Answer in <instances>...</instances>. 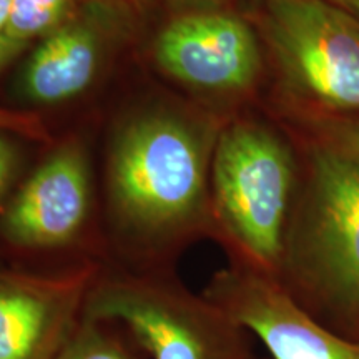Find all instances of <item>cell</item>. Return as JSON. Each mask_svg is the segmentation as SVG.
<instances>
[{
	"label": "cell",
	"mask_w": 359,
	"mask_h": 359,
	"mask_svg": "<svg viewBox=\"0 0 359 359\" xmlns=\"http://www.w3.org/2000/svg\"><path fill=\"white\" fill-rule=\"evenodd\" d=\"M24 47H27V45L17 42V40L11 39L6 32L0 30V70L19 55Z\"/></svg>",
	"instance_id": "2e32d148"
},
{
	"label": "cell",
	"mask_w": 359,
	"mask_h": 359,
	"mask_svg": "<svg viewBox=\"0 0 359 359\" xmlns=\"http://www.w3.org/2000/svg\"><path fill=\"white\" fill-rule=\"evenodd\" d=\"M359 20V0H326Z\"/></svg>",
	"instance_id": "e0dca14e"
},
{
	"label": "cell",
	"mask_w": 359,
	"mask_h": 359,
	"mask_svg": "<svg viewBox=\"0 0 359 359\" xmlns=\"http://www.w3.org/2000/svg\"><path fill=\"white\" fill-rule=\"evenodd\" d=\"M206 299L257 336L273 359H359V338L331 330L276 276L248 264L219 273Z\"/></svg>",
	"instance_id": "8992f818"
},
{
	"label": "cell",
	"mask_w": 359,
	"mask_h": 359,
	"mask_svg": "<svg viewBox=\"0 0 359 359\" xmlns=\"http://www.w3.org/2000/svg\"><path fill=\"white\" fill-rule=\"evenodd\" d=\"M13 2H15V0H0V30H2V32L6 30V27H7Z\"/></svg>",
	"instance_id": "ac0fdd59"
},
{
	"label": "cell",
	"mask_w": 359,
	"mask_h": 359,
	"mask_svg": "<svg viewBox=\"0 0 359 359\" xmlns=\"http://www.w3.org/2000/svg\"><path fill=\"white\" fill-rule=\"evenodd\" d=\"M281 269L294 296L321 323L359 338V158L318 137L308 151V180L288 222Z\"/></svg>",
	"instance_id": "6da1fadb"
},
{
	"label": "cell",
	"mask_w": 359,
	"mask_h": 359,
	"mask_svg": "<svg viewBox=\"0 0 359 359\" xmlns=\"http://www.w3.org/2000/svg\"><path fill=\"white\" fill-rule=\"evenodd\" d=\"M88 213V170L77 143L53 151L27 180L2 219L8 241L53 248L74 240Z\"/></svg>",
	"instance_id": "9c48e42d"
},
{
	"label": "cell",
	"mask_w": 359,
	"mask_h": 359,
	"mask_svg": "<svg viewBox=\"0 0 359 359\" xmlns=\"http://www.w3.org/2000/svg\"><path fill=\"white\" fill-rule=\"evenodd\" d=\"M110 178L115 203L130 223L147 231L175 230L201 212L206 147L178 118L143 116L120 135Z\"/></svg>",
	"instance_id": "3957f363"
},
{
	"label": "cell",
	"mask_w": 359,
	"mask_h": 359,
	"mask_svg": "<svg viewBox=\"0 0 359 359\" xmlns=\"http://www.w3.org/2000/svg\"><path fill=\"white\" fill-rule=\"evenodd\" d=\"M87 276H0V359H57L83 316Z\"/></svg>",
	"instance_id": "ba28073f"
},
{
	"label": "cell",
	"mask_w": 359,
	"mask_h": 359,
	"mask_svg": "<svg viewBox=\"0 0 359 359\" xmlns=\"http://www.w3.org/2000/svg\"><path fill=\"white\" fill-rule=\"evenodd\" d=\"M313 128H316L320 138L334 143L336 147L359 158V114L313 118Z\"/></svg>",
	"instance_id": "4fadbf2b"
},
{
	"label": "cell",
	"mask_w": 359,
	"mask_h": 359,
	"mask_svg": "<svg viewBox=\"0 0 359 359\" xmlns=\"http://www.w3.org/2000/svg\"><path fill=\"white\" fill-rule=\"evenodd\" d=\"M263 34L313 118L359 114V20L326 0H264Z\"/></svg>",
	"instance_id": "277c9868"
},
{
	"label": "cell",
	"mask_w": 359,
	"mask_h": 359,
	"mask_svg": "<svg viewBox=\"0 0 359 359\" xmlns=\"http://www.w3.org/2000/svg\"><path fill=\"white\" fill-rule=\"evenodd\" d=\"M57 359H132L103 323L82 316Z\"/></svg>",
	"instance_id": "7c38bea8"
},
{
	"label": "cell",
	"mask_w": 359,
	"mask_h": 359,
	"mask_svg": "<svg viewBox=\"0 0 359 359\" xmlns=\"http://www.w3.org/2000/svg\"><path fill=\"white\" fill-rule=\"evenodd\" d=\"M294 188L286 143L264 125L236 122L213 154L215 206L248 266L276 276L285 251Z\"/></svg>",
	"instance_id": "7a4b0ae2"
},
{
	"label": "cell",
	"mask_w": 359,
	"mask_h": 359,
	"mask_svg": "<svg viewBox=\"0 0 359 359\" xmlns=\"http://www.w3.org/2000/svg\"><path fill=\"white\" fill-rule=\"evenodd\" d=\"M100 62V39L87 24H65L43 37L27 62L22 88L30 100L53 105L92 83Z\"/></svg>",
	"instance_id": "30bf717a"
},
{
	"label": "cell",
	"mask_w": 359,
	"mask_h": 359,
	"mask_svg": "<svg viewBox=\"0 0 359 359\" xmlns=\"http://www.w3.org/2000/svg\"><path fill=\"white\" fill-rule=\"evenodd\" d=\"M83 316L120 323L150 359H250L243 330L217 306L137 281H110L87 294Z\"/></svg>",
	"instance_id": "5b68a950"
},
{
	"label": "cell",
	"mask_w": 359,
	"mask_h": 359,
	"mask_svg": "<svg viewBox=\"0 0 359 359\" xmlns=\"http://www.w3.org/2000/svg\"><path fill=\"white\" fill-rule=\"evenodd\" d=\"M190 2H195V0H190Z\"/></svg>",
	"instance_id": "ffe728a7"
},
{
	"label": "cell",
	"mask_w": 359,
	"mask_h": 359,
	"mask_svg": "<svg viewBox=\"0 0 359 359\" xmlns=\"http://www.w3.org/2000/svg\"><path fill=\"white\" fill-rule=\"evenodd\" d=\"M0 130L6 132H15L19 135H27L32 138H45L43 123L32 114H24V111L0 109Z\"/></svg>",
	"instance_id": "5bb4252c"
},
{
	"label": "cell",
	"mask_w": 359,
	"mask_h": 359,
	"mask_svg": "<svg viewBox=\"0 0 359 359\" xmlns=\"http://www.w3.org/2000/svg\"><path fill=\"white\" fill-rule=\"evenodd\" d=\"M130 2H132V4H137V6H142V4L145 2V0H130Z\"/></svg>",
	"instance_id": "d6986e66"
},
{
	"label": "cell",
	"mask_w": 359,
	"mask_h": 359,
	"mask_svg": "<svg viewBox=\"0 0 359 359\" xmlns=\"http://www.w3.org/2000/svg\"><path fill=\"white\" fill-rule=\"evenodd\" d=\"M155 53L161 69L173 79L218 93L248 90L262 65L251 27L224 12L178 17L161 30Z\"/></svg>",
	"instance_id": "52a82bcc"
},
{
	"label": "cell",
	"mask_w": 359,
	"mask_h": 359,
	"mask_svg": "<svg viewBox=\"0 0 359 359\" xmlns=\"http://www.w3.org/2000/svg\"><path fill=\"white\" fill-rule=\"evenodd\" d=\"M69 6L70 0H15L4 32L24 45L47 37L60 27Z\"/></svg>",
	"instance_id": "8fae6325"
},
{
	"label": "cell",
	"mask_w": 359,
	"mask_h": 359,
	"mask_svg": "<svg viewBox=\"0 0 359 359\" xmlns=\"http://www.w3.org/2000/svg\"><path fill=\"white\" fill-rule=\"evenodd\" d=\"M15 148L0 133V201H2L8 185H11L13 172H15Z\"/></svg>",
	"instance_id": "9a60e30c"
}]
</instances>
